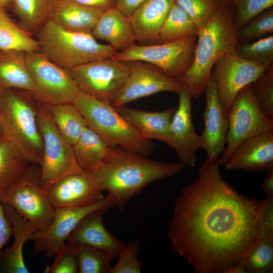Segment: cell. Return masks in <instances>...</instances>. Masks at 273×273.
I'll return each mask as SVG.
<instances>
[{"instance_id":"cell-26","label":"cell","mask_w":273,"mask_h":273,"mask_svg":"<svg viewBox=\"0 0 273 273\" xmlns=\"http://www.w3.org/2000/svg\"><path fill=\"white\" fill-rule=\"evenodd\" d=\"M2 51L0 54V86L15 88L29 93L36 86L28 69L26 53L22 51Z\"/></svg>"},{"instance_id":"cell-51","label":"cell","mask_w":273,"mask_h":273,"mask_svg":"<svg viewBox=\"0 0 273 273\" xmlns=\"http://www.w3.org/2000/svg\"><path fill=\"white\" fill-rule=\"evenodd\" d=\"M223 1H228V0H223Z\"/></svg>"},{"instance_id":"cell-41","label":"cell","mask_w":273,"mask_h":273,"mask_svg":"<svg viewBox=\"0 0 273 273\" xmlns=\"http://www.w3.org/2000/svg\"><path fill=\"white\" fill-rule=\"evenodd\" d=\"M139 246L135 240L126 244L118 262L112 266L110 273H139L141 265L138 258Z\"/></svg>"},{"instance_id":"cell-10","label":"cell","mask_w":273,"mask_h":273,"mask_svg":"<svg viewBox=\"0 0 273 273\" xmlns=\"http://www.w3.org/2000/svg\"><path fill=\"white\" fill-rule=\"evenodd\" d=\"M228 116L229 127L226 146L218 157L220 166H224L243 142L251 137L273 130V120L266 117L259 108L251 83L237 94Z\"/></svg>"},{"instance_id":"cell-18","label":"cell","mask_w":273,"mask_h":273,"mask_svg":"<svg viewBox=\"0 0 273 273\" xmlns=\"http://www.w3.org/2000/svg\"><path fill=\"white\" fill-rule=\"evenodd\" d=\"M204 94L206 98L203 114L204 127L200 135L202 149L205 150L208 158L219 157L225 147L229 119L219 101L212 73Z\"/></svg>"},{"instance_id":"cell-37","label":"cell","mask_w":273,"mask_h":273,"mask_svg":"<svg viewBox=\"0 0 273 273\" xmlns=\"http://www.w3.org/2000/svg\"><path fill=\"white\" fill-rule=\"evenodd\" d=\"M273 32V9L266 10L237 30L239 43H247Z\"/></svg>"},{"instance_id":"cell-17","label":"cell","mask_w":273,"mask_h":273,"mask_svg":"<svg viewBox=\"0 0 273 273\" xmlns=\"http://www.w3.org/2000/svg\"><path fill=\"white\" fill-rule=\"evenodd\" d=\"M44 191L55 209L88 207L105 198L91 172L68 175Z\"/></svg>"},{"instance_id":"cell-12","label":"cell","mask_w":273,"mask_h":273,"mask_svg":"<svg viewBox=\"0 0 273 273\" xmlns=\"http://www.w3.org/2000/svg\"><path fill=\"white\" fill-rule=\"evenodd\" d=\"M25 60L36 90L28 93L46 103H72L80 91L68 69L51 61L40 51L26 53Z\"/></svg>"},{"instance_id":"cell-23","label":"cell","mask_w":273,"mask_h":273,"mask_svg":"<svg viewBox=\"0 0 273 273\" xmlns=\"http://www.w3.org/2000/svg\"><path fill=\"white\" fill-rule=\"evenodd\" d=\"M4 205L5 214L12 226L14 240L10 247L2 251L1 270L7 273H28L29 271L24 261L23 247L38 229L11 206Z\"/></svg>"},{"instance_id":"cell-35","label":"cell","mask_w":273,"mask_h":273,"mask_svg":"<svg viewBox=\"0 0 273 273\" xmlns=\"http://www.w3.org/2000/svg\"><path fill=\"white\" fill-rule=\"evenodd\" d=\"M235 53L241 58L268 67L273 65V36L269 35L252 43H239Z\"/></svg>"},{"instance_id":"cell-5","label":"cell","mask_w":273,"mask_h":273,"mask_svg":"<svg viewBox=\"0 0 273 273\" xmlns=\"http://www.w3.org/2000/svg\"><path fill=\"white\" fill-rule=\"evenodd\" d=\"M37 40L41 53L68 70L118 52L109 44L99 43L92 34L67 31L50 18L38 31Z\"/></svg>"},{"instance_id":"cell-44","label":"cell","mask_w":273,"mask_h":273,"mask_svg":"<svg viewBox=\"0 0 273 273\" xmlns=\"http://www.w3.org/2000/svg\"><path fill=\"white\" fill-rule=\"evenodd\" d=\"M145 0H115V7L127 17H129L135 10Z\"/></svg>"},{"instance_id":"cell-2","label":"cell","mask_w":273,"mask_h":273,"mask_svg":"<svg viewBox=\"0 0 273 273\" xmlns=\"http://www.w3.org/2000/svg\"><path fill=\"white\" fill-rule=\"evenodd\" d=\"M146 157L112 146L105 160L91 172L99 187L107 191L120 210L150 183L174 176L187 166L181 162L166 163Z\"/></svg>"},{"instance_id":"cell-27","label":"cell","mask_w":273,"mask_h":273,"mask_svg":"<svg viewBox=\"0 0 273 273\" xmlns=\"http://www.w3.org/2000/svg\"><path fill=\"white\" fill-rule=\"evenodd\" d=\"M111 147L88 126L72 146L79 165L86 172H92L102 163L108 156Z\"/></svg>"},{"instance_id":"cell-7","label":"cell","mask_w":273,"mask_h":273,"mask_svg":"<svg viewBox=\"0 0 273 273\" xmlns=\"http://www.w3.org/2000/svg\"><path fill=\"white\" fill-rule=\"evenodd\" d=\"M34 100L37 125L43 141L40 166L41 185L44 190L66 176L84 171L76 159L72 146L58 130L44 103Z\"/></svg>"},{"instance_id":"cell-19","label":"cell","mask_w":273,"mask_h":273,"mask_svg":"<svg viewBox=\"0 0 273 273\" xmlns=\"http://www.w3.org/2000/svg\"><path fill=\"white\" fill-rule=\"evenodd\" d=\"M226 169L266 172L273 167V130L251 137L235 150L224 165Z\"/></svg>"},{"instance_id":"cell-1","label":"cell","mask_w":273,"mask_h":273,"mask_svg":"<svg viewBox=\"0 0 273 273\" xmlns=\"http://www.w3.org/2000/svg\"><path fill=\"white\" fill-rule=\"evenodd\" d=\"M218 160L207 158L198 177L184 187L169 222L172 250L197 273H223L243 262L259 239L261 200L240 194L224 180Z\"/></svg>"},{"instance_id":"cell-30","label":"cell","mask_w":273,"mask_h":273,"mask_svg":"<svg viewBox=\"0 0 273 273\" xmlns=\"http://www.w3.org/2000/svg\"><path fill=\"white\" fill-rule=\"evenodd\" d=\"M29 163L7 140L0 141V194L10 187Z\"/></svg>"},{"instance_id":"cell-34","label":"cell","mask_w":273,"mask_h":273,"mask_svg":"<svg viewBox=\"0 0 273 273\" xmlns=\"http://www.w3.org/2000/svg\"><path fill=\"white\" fill-rule=\"evenodd\" d=\"M248 272H272L273 240L259 238L254 243L243 262Z\"/></svg>"},{"instance_id":"cell-50","label":"cell","mask_w":273,"mask_h":273,"mask_svg":"<svg viewBox=\"0 0 273 273\" xmlns=\"http://www.w3.org/2000/svg\"><path fill=\"white\" fill-rule=\"evenodd\" d=\"M2 89L3 88L0 86V107H1V94H2Z\"/></svg>"},{"instance_id":"cell-13","label":"cell","mask_w":273,"mask_h":273,"mask_svg":"<svg viewBox=\"0 0 273 273\" xmlns=\"http://www.w3.org/2000/svg\"><path fill=\"white\" fill-rule=\"evenodd\" d=\"M115 206L111 198L107 195L99 202L82 208H59L50 224L36 231L30 240L34 242L31 255L44 253L48 257H55L66 243L67 238L80 221L89 213L98 210L107 211Z\"/></svg>"},{"instance_id":"cell-8","label":"cell","mask_w":273,"mask_h":273,"mask_svg":"<svg viewBox=\"0 0 273 273\" xmlns=\"http://www.w3.org/2000/svg\"><path fill=\"white\" fill-rule=\"evenodd\" d=\"M39 165L29 164L20 176L0 194L3 204L13 208L38 229L47 227L53 220L55 208L41 185Z\"/></svg>"},{"instance_id":"cell-45","label":"cell","mask_w":273,"mask_h":273,"mask_svg":"<svg viewBox=\"0 0 273 273\" xmlns=\"http://www.w3.org/2000/svg\"><path fill=\"white\" fill-rule=\"evenodd\" d=\"M103 10L115 7V0H68Z\"/></svg>"},{"instance_id":"cell-14","label":"cell","mask_w":273,"mask_h":273,"mask_svg":"<svg viewBox=\"0 0 273 273\" xmlns=\"http://www.w3.org/2000/svg\"><path fill=\"white\" fill-rule=\"evenodd\" d=\"M267 67L243 59L235 52L222 56L216 61L212 73L219 101L227 115L237 94L254 82Z\"/></svg>"},{"instance_id":"cell-24","label":"cell","mask_w":273,"mask_h":273,"mask_svg":"<svg viewBox=\"0 0 273 273\" xmlns=\"http://www.w3.org/2000/svg\"><path fill=\"white\" fill-rule=\"evenodd\" d=\"M92 35L96 39L107 41L115 50L120 52L136 41L129 18L116 7L103 11Z\"/></svg>"},{"instance_id":"cell-40","label":"cell","mask_w":273,"mask_h":273,"mask_svg":"<svg viewBox=\"0 0 273 273\" xmlns=\"http://www.w3.org/2000/svg\"><path fill=\"white\" fill-rule=\"evenodd\" d=\"M55 260L44 269L45 273H77L78 257L77 245L66 242L55 255Z\"/></svg>"},{"instance_id":"cell-21","label":"cell","mask_w":273,"mask_h":273,"mask_svg":"<svg viewBox=\"0 0 273 273\" xmlns=\"http://www.w3.org/2000/svg\"><path fill=\"white\" fill-rule=\"evenodd\" d=\"M106 212L96 211L84 217L69 234L66 242L97 248L118 258L126 244L116 238L106 228L102 215Z\"/></svg>"},{"instance_id":"cell-16","label":"cell","mask_w":273,"mask_h":273,"mask_svg":"<svg viewBox=\"0 0 273 273\" xmlns=\"http://www.w3.org/2000/svg\"><path fill=\"white\" fill-rule=\"evenodd\" d=\"M178 95V105L172 117L166 144L175 151L181 163L194 167L196 152L202 149V141L193 123L191 95L185 86Z\"/></svg>"},{"instance_id":"cell-48","label":"cell","mask_w":273,"mask_h":273,"mask_svg":"<svg viewBox=\"0 0 273 273\" xmlns=\"http://www.w3.org/2000/svg\"><path fill=\"white\" fill-rule=\"evenodd\" d=\"M11 3V0H0V6L5 7Z\"/></svg>"},{"instance_id":"cell-6","label":"cell","mask_w":273,"mask_h":273,"mask_svg":"<svg viewBox=\"0 0 273 273\" xmlns=\"http://www.w3.org/2000/svg\"><path fill=\"white\" fill-rule=\"evenodd\" d=\"M72 103L85 118L88 126L111 146H118L145 156L154 146L130 124L111 103L81 92Z\"/></svg>"},{"instance_id":"cell-33","label":"cell","mask_w":273,"mask_h":273,"mask_svg":"<svg viewBox=\"0 0 273 273\" xmlns=\"http://www.w3.org/2000/svg\"><path fill=\"white\" fill-rule=\"evenodd\" d=\"M77 245L79 273H110L115 258L112 254L90 246Z\"/></svg>"},{"instance_id":"cell-32","label":"cell","mask_w":273,"mask_h":273,"mask_svg":"<svg viewBox=\"0 0 273 273\" xmlns=\"http://www.w3.org/2000/svg\"><path fill=\"white\" fill-rule=\"evenodd\" d=\"M50 0H11L21 25L26 31L38 32L49 18Z\"/></svg>"},{"instance_id":"cell-39","label":"cell","mask_w":273,"mask_h":273,"mask_svg":"<svg viewBox=\"0 0 273 273\" xmlns=\"http://www.w3.org/2000/svg\"><path fill=\"white\" fill-rule=\"evenodd\" d=\"M233 11L237 29L267 9L272 7L273 0H228Z\"/></svg>"},{"instance_id":"cell-28","label":"cell","mask_w":273,"mask_h":273,"mask_svg":"<svg viewBox=\"0 0 273 273\" xmlns=\"http://www.w3.org/2000/svg\"><path fill=\"white\" fill-rule=\"evenodd\" d=\"M44 104L58 130L73 146L88 126L83 116L72 103Z\"/></svg>"},{"instance_id":"cell-47","label":"cell","mask_w":273,"mask_h":273,"mask_svg":"<svg viewBox=\"0 0 273 273\" xmlns=\"http://www.w3.org/2000/svg\"><path fill=\"white\" fill-rule=\"evenodd\" d=\"M223 273H248V271L243 262L234 264L226 269Z\"/></svg>"},{"instance_id":"cell-43","label":"cell","mask_w":273,"mask_h":273,"mask_svg":"<svg viewBox=\"0 0 273 273\" xmlns=\"http://www.w3.org/2000/svg\"><path fill=\"white\" fill-rule=\"evenodd\" d=\"M13 236L12 224L4 211V205L0 199V263L3 248Z\"/></svg>"},{"instance_id":"cell-38","label":"cell","mask_w":273,"mask_h":273,"mask_svg":"<svg viewBox=\"0 0 273 273\" xmlns=\"http://www.w3.org/2000/svg\"><path fill=\"white\" fill-rule=\"evenodd\" d=\"M251 84L260 111L273 120V65L267 67Z\"/></svg>"},{"instance_id":"cell-22","label":"cell","mask_w":273,"mask_h":273,"mask_svg":"<svg viewBox=\"0 0 273 273\" xmlns=\"http://www.w3.org/2000/svg\"><path fill=\"white\" fill-rule=\"evenodd\" d=\"M104 11L68 0H50L48 18L67 31L92 34Z\"/></svg>"},{"instance_id":"cell-20","label":"cell","mask_w":273,"mask_h":273,"mask_svg":"<svg viewBox=\"0 0 273 273\" xmlns=\"http://www.w3.org/2000/svg\"><path fill=\"white\" fill-rule=\"evenodd\" d=\"M175 0H145L129 19L140 45L160 43L161 28Z\"/></svg>"},{"instance_id":"cell-36","label":"cell","mask_w":273,"mask_h":273,"mask_svg":"<svg viewBox=\"0 0 273 273\" xmlns=\"http://www.w3.org/2000/svg\"><path fill=\"white\" fill-rule=\"evenodd\" d=\"M223 0H175L199 29L210 21L221 7Z\"/></svg>"},{"instance_id":"cell-25","label":"cell","mask_w":273,"mask_h":273,"mask_svg":"<svg viewBox=\"0 0 273 273\" xmlns=\"http://www.w3.org/2000/svg\"><path fill=\"white\" fill-rule=\"evenodd\" d=\"M115 109L145 138L167 143L172 117L176 107L160 112L135 109L125 106Z\"/></svg>"},{"instance_id":"cell-3","label":"cell","mask_w":273,"mask_h":273,"mask_svg":"<svg viewBox=\"0 0 273 273\" xmlns=\"http://www.w3.org/2000/svg\"><path fill=\"white\" fill-rule=\"evenodd\" d=\"M232 7L224 1L216 14L198 29L194 61L188 71L178 79L192 97L204 94L216 61L235 52L237 39Z\"/></svg>"},{"instance_id":"cell-29","label":"cell","mask_w":273,"mask_h":273,"mask_svg":"<svg viewBox=\"0 0 273 273\" xmlns=\"http://www.w3.org/2000/svg\"><path fill=\"white\" fill-rule=\"evenodd\" d=\"M0 50L17 51L26 53L39 51L37 39L11 18L5 8L0 6Z\"/></svg>"},{"instance_id":"cell-31","label":"cell","mask_w":273,"mask_h":273,"mask_svg":"<svg viewBox=\"0 0 273 273\" xmlns=\"http://www.w3.org/2000/svg\"><path fill=\"white\" fill-rule=\"evenodd\" d=\"M198 31L197 27L187 13L174 3L160 31V43L195 35Z\"/></svg>"},{"instance_id":"cell-9","label":"cell","mask_w":273,"mask_h":273,"mask_svg":"<svg viewBox=\"0 0 273 273\" xmlns=\"http://www.w3.org/2000/svg\"><path fill=\"white\" fill-rule=\"evenodd\" d=\"M197 35L151 45L134 43L112 58L117 61H141L150 63L168 76L178 79L191 67L194 59Z\"/></svg>"},{"instance_id":"cell-11","label":"cell","mask_w":273,"mask_h":273,"mask_svg":"<svg viewBox=\"0 0 273 273\" xmlns=\"http://www.w3.org/2000/svg\"><path fill=\"white\" fill-rule=\"evenodd\" d=\"M80 92L111 103L127 81L129 62L112 57L91 62L69 69Z\"/></svg>"},{"instance_id":"cell-42","label":"cell","mask_w":273,"mask_h":273,"mask_svg":"<svg viewBox=\"0 0 273 273\" xmlns=\"http://www.w3.org/2000/svg\"><path fill=\"white\" fill-rule=\"evenodd\" d=\"M259 238L273 240V197L261 201L258 221Z\"/></svg>"},{"instance_id":"cell-4","label":"cell","mask_w":273,"mask_h":273,"mask_svg":"<svg viewBox=\"0 0 273 273\" xmlns=\"http://www.w3.org/2000/svg\"><path fill=\"white\" fill-rule=\"evenodd\" d=\"M24 92L3 88L0 125L4 138L28 163L40 166L43 141L37 125L34 100Z\"/></svg>"},{"instance_id":"cell-15","label":"cell","mask_w":273,"mask_h":273,"mask_svg":"<svg viewBox=\"0 0 273 273\" xmlns=\"http://www.w3.org/2000/svg\"><path fill=\"white\" fill-rule=\"evenodd\" d=\"M129 62L130 72L128 78L111 103L115 108L160 92L179 94L184 88L178 79L168 76L150 63L141 61Z\"/></svg>"},{"instance_id":"cell-46","label":"cell","mask_w":273,"mask_h":273,"mask_svg":"<svg viewBox=\"0 0 273 273\" xmlns=\"http://www.w3.org/2000/svg\"><path fill=\"white\" fill-rule=\"evenodd\" d=\"M266 172V177L261 184L262 190L266 197H273V167Z\"/></svg>"},{"instance_id":"cell-49","label":"cell","mask_w":273,"mask_h":273,"mask_svg":"<svg viewBox=\"0 0 273 273\" xmlns=\"http://www.w3.org/2000/svg\"><path fill=\"white\" fill-rule=\"evenodd\" d=\"M3 138H4V136H3V133L2 128H1V125H0V141H1Z\"/></svg>"}]
</instances>
